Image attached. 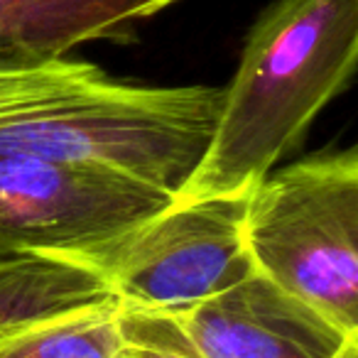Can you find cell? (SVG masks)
<instances>
[{"mask_svg": "<svg viewBox=\"0 0 358 358\" xmlns=\"http://www.w3.org/2000/svg\"><path fill=\"white\" fill-rule=\"evenodd\" d=\"M123 309L125 346L118 358H201L164 312Z\"/></svg>", "mask_w": 358, "mask_h": 358, "instance_id": "30bf717a", "label": "cell"}, {"mask_svg": "<svg viewBox=\"0 0 358 358\" xmlns=\"http://www.w3.org/2000/svg\"><path fill=\"white\" fill-rule=\"evenodd\" d=\"M245 201L248 196L172 201L138 229L62 260L94 273L128 309H187L253 273L243 241Z\"/></svg>", "mask_w": 358, "mask_h": 358, "instance_id": "277c9868", "label": "cell"}, {"mask_svg": "<svg viewBox=\"0 0 358 358\" xmlns=\"http://www.w3.org/2000/svg\"><path fill=\"white\" fill-rule=\"evenodd\" d=\"M164 314L201 358H336L358 338L255 270L204 302Z\"/></svg>", "mask_w": 358, "mask_h": 358, "instance_id": "8992f818", "label": "cell"}, {"mask_svg": "<svg viewBox=\"0 0 358 358\" xmlns=\"http://www.w3.org/2000/svg\"><path fill=\"white\" fill-rule=\"evenodd\" d=\"M172 201L108 164L0 152V258H69L138 229Z\"/></svg>", "mask_w": 358, "mask_h": 358, "instance_id": "5b68a950", "label": "cell"}, {"mask_svg": "<svg viewBox=\"0 0 358 358\" xmlns=\"http://www.w3.org/2000/svg\"><path fill=\"white\" fill-rule=\"evenodd\" d=\"M358 0H275L245 35L199 167L174 196H248L304 143L319 110L351 86Z\"/></svg>", "mask_w": 358, "mask_h": 358, "instance_id": "7a4b0ae2", "label": "cell"}, {"mask_svg": "<svg viewBox=\"0 0 358 358\" xmlns=\"http://www.w3.org/2000/svg\"><path fill=\"white\" fill-rule=\"evenodd\" d=\"M123 309L113 297L0 327V358H118Z\"/></svg>", "mask_w": 358, "mask_h": 358, "instance_id": "ba28073f", "label": "cell"}, {"mask_svg": "<svg viewBox=\"0 0 358 358\" xmlns=\"http://www.w3.org/2000/svg\"><path fill=\"white\" fill-rule=\"evenodd\" d=\"M243 241L255 273L358 336V148L273 169L248 194Z\"/></svg>", "mask_w": 358, "mask_h": 358, "instance_id": "3957f363", "label": "cell"}, {"mask_svg": "<svg viewBox=\"0 0 358 358\" xmlns=\"http://www.w3.org/2000/svg\"><path fill=\"white\" fill-rule=\"evenodd\" d=\"M219 86H138L84 59H0V152L99 162L177 196L199 167Z\"/></svg>", "mask_w": 358, "mask_h": 358, "instance_id": "6da1fadb", "label": "cell"}, {"mask_svg": "<svg viewBox=\"0 0 358 358\" xmlns=\"http://www.w3.org/2000/svg\"><path fill=\"white\" fill-rule=\"evenodd\" d=\"M177 0H0V59H59L91 42H133Z\"/></svg>", "mask_w": 358, "mask_h": 358, "instance_id": "52a82bcc", "label": "cell"}, {"mask_svg": "<svg viewBox=\"0 0 358 358\" xmlns=\"http://www.w3.org/2000/svg\"><path fill=\"white\" fill-rule=\"evenodd\" d=\"M336 358H358V338H351V341L338 351Z\"/></svg>", "mask_w": 358, "mask_h": 358, "instance_id": "8fae6325", "label": "cell"}, {"mask_svg": "<svg viewBox=\"0 0 358 358\" xmlns=\"http://www.w3.org/2000/svg\"><path fill=\"white\" fill-rule=\"evenodd\" d=\"M86 268L45 255L0 258V327L108 299Z\"/></svg>", "mask_w": 358, "mask_h": 358, "instance_id": "9c48e42d", "label": "cell"}]
</instances>
